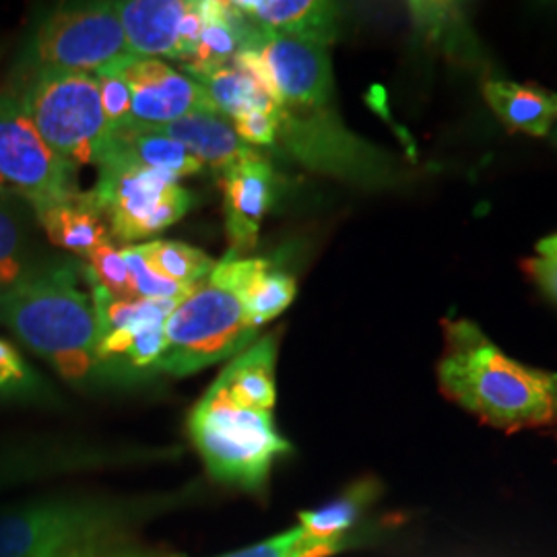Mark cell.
<instances>
[{
    "label": "cell",
    "instance_id": "obj_25",
    "mask_svg": "<svg viewBox=\"0 0 557 557\" xmlns=\"http://www.w3.org/2000/svg\"><path fill=\"white\" fill-rule=\"evenodd\" d=\"M409 15L425 44L455 59H478V40L455 2H411Z\"/></svg>",
    "mask_w": 557,
    "mask_h": 557
},
{
    "label": "cell",
    "instance_id": "obj_13",
    "mask_svg": "<svg viewBox=\"0 0 557 557\" xmlns=\"http://www.w3.org/2000/svg\"><path fill=\"white\" fill-rule=\"evenodd\" d=\"M122 75L131 87V124L156 128L195 112L220 114L197 81L160 59L122 60Z\"/></svg>",
    "mask_w": 557,
    "mask_h": 557
},
{
    "label": "cell",
    "instance_id": "obj_39",
    "mask_svg": "<svg viewBox=\"0 0 557 557\" xmlns=\"http://www.w3.org/2000/svg\"><path fill=\"white\" fill-rule=\"evenodd\" d=\"M549 137H552V140H554V145H556L557 147V124L556 126H554V131H552V135H549Z\"/></svg>",
    "mask_w": 557,
    "mask_h": 557
},
{
    "label": "cell",
    "instance_id": "obj_29",
    "mask_svg": "<svg viewBox=\"0 0 557 557\" xmlns=\"http://www.w3.org/2000/svg\"><path fill=\"white\" fill-rule=\"evenodd\" d=\"M351 541H338V543H320L314 539L306 537L301 527L296 524L278 535L259 541L255 545H248L238 552L223 554L218 557H331L338 552L347 549Z\"/></svg>",
    "mask_w": 557,
    "mask_h": 557
},
{
    "label": "cell",
    "instance_id": "obj_7",
    "mask_svg": "<svg viewBox=\"0 0 557 557\" xmlns=\"http://www.w3.org/2000/svg\"><path fill=\"white\" fill-rule=\"evenodd\" d=\"M277 143L301 165L358 186L380 188L400 178L395 158L351 133L333 106L320 110L281 108Z\"/></svg>",
    "mask_w": 557,
    "mask_h": 557
},
{
    "label": "cell",
    "instance_id": "obj_30",
    "mask_svg": "<svg viewBox=\"0 0 557 557\" xmlns=\"http://www.w3.org/2000/svg\"><path fill=\"white\" fill-rule=\"evenodd\" d=\"M122 257L126 260L133 298L182 301V299L188 298L200 285L199 283L195 287H186V285H180V283L161 277L160 273H156L147 264V260L143 259V255H140L139 248L135 244L124 246Z\"/></svg>",
    "mask_w": 557,
    "mask_h": 557
},
{
    "label": "cell",
    "instance_id": "obj_26",
    "mask_svg": "<svg viewBox=\"0 0 557 557\" xmlns=\"http://www.w3.org/2000/svg\"><path fill=\"white\" fill-rule=\"evenodd\" d=\"M190 79L199 83L200 87L207 91L209 100L213 101L215 110L230 122L255 110L275 112V114L281 110L277 103L271 100L234 62L220 69L195 73L190 75Z\"/></svg>",
    "mask_w": 557,
    "mask_h": 557
},
{
    "label": "cell",
    "instance_id": "obj_34",
    "mask_svg": "<svg viewBox=\"0 0 557 557\" xmlns=\"http://www.w3.org/2000/svg\"><path fill=\"white\" fill-rule=\"evenodd\" d=\"M34 376L23 361L20 351L4 338H0V395L25 393L32 388Z\"/></svg>",
    "mask_w": 557,
    "mask_h": 557
},
{
    "label": "cell",
    "instance_id": "obj_5",
    "mask_svg": "<svg viewBox=\"0 0 557 557\" xmlns=\"http://www.w3.org/2000/svg\"><path fill=\"white\" fill-rule=\"evenodd\" d=\"M259 337L238 294L218 281H202L165 319V351L153 372L174 379L238 358Z\"/></svg>",
    "mask_w": 557,
    "mask_h": 557
},
{
    "label": "cell",
    "instance_id": "obj_10",
    "mask_svg": "<svg viewBox=\"0 0 557 557\" xmlns=\"http://www.w3.org/2000/svg\"><path fill=\"white\" fill-rule=\"evenodd\" d=\"M128 57L131 50L116 2H91L60 7L41 21L29 44L27 64L32 71L96 73L101 66Z\"/></svg>",
    "mask_w": 557,
    "mask_h": 557
},
{
    "label": "cell",
    "instance_id": "obj_18",
    "mask_svg": "<svg viewBox=\"0 0 557 557\" xmlns=\"http://www.w3.org/2000/svg\"><path fill=\"white\" fill-rule=\"evenodd\" d=\"M34 207L0 184V294L34 277L52 260L41 259Z\"/></svg>",
    "mask_w": 557,
    "mask_h": 557
},
{
    "label": "cell",
    "instance_id": "obj_12",
    "mask_svg": "<svg viewBox=\"0 0 557 557\" xmlns=\"http://www.w3.org/2000/svg\"><path fill=\"white\" fill-rule=\"evenodd\" d=\"M248 50H257L269 64L281 108L320 110L333 106L335 77L329 46L259 29Z\"/></svg>",
    "mask_w": 557,
    "mask_h": 557
},
{
    "label": "cell",
    "instance_id": "obj_24",
    "mask_svg": "<svg viewBox=\"0 0 557 557\" xmlns=\"http://www.w3.org/2000/svg\"><path fill=\"white\" fill-rule=\"evenodd\" d=\"M380 483L374 478L359 479L347 487L341 496L314 510H304L298 515V524L306 537L320 543L351 541L349 531L358 524L359 518L370 504L379 498Z\"/></svg>",
    "mask_w": 557,
    "mask_h": 557
},
{
    "label": "cell",
    "instance_id": "obj_35",
    "mask_svg": "<svg viewBox=\"0 0 557 557\" xmlns=\"http://www.w3.org/2000/svg\"><path fill=\"white\" fill-rule=\"evenodd\" d=\"M83 557H182L172 552H161L137 545L133 539H122L112 543H101L91 547Z\"/></svg>",
    "mask_w": 557,
    "mask_h": 557
},
{
    "label": "cell",
    "instance_id": "obj_28",
    "mask_svg": "<svg viewBox=\"0 0 557 557\" xmlns=\"http://www.w3.org/2000/svg\"><path fill=\"white\" fill-rule=\"evenodd\" d=\"M91 298L98 319V341L139 322H165L180 304L168 299L119 298L100 285H91Z\"/></svg>",
    "mask_w": 557,
    "mask_h": 557
},
{
    "label": "cell",
    "instance_id": "obj_14",
    "mask_svg": "<svg viewBox=\"0 0 557 557\" xmlns=\"http://www.w3.org/2000/svg\"><path fill=\"white\" fill-rule=\"evenodd\" d=\"M223 178L225 234L242 257L259 242L260 225L273 200V168L262 156L230 168Z\"/></svg>",
    "mask_w": 557,
    "mask_h": 557
},
{
    "label": "cell",
    "instance_id": "obj_8",
    "mask_svg": "<svg viewBox=\"0 0 557 557\" xmlns=\"http://www.w3.org/2000/svg\"><path fill=\"white\" fill-rule=\"evenodd\" d=\"M178 446H149L89 438L0 440V492L48 479L160 465L180 457Z\"/></svg>",
    "mask_w": 557,
    "mask_h": 557
},
{
    "label": "cell",
    "instance_id": "obj_23",
    "mask_svg": "<svg viewBox=\"0 0 557 557\" xmlns=\"http://www.w3.org/2000/svg\"><path fill=\"white\" fill-rule=\"evenodd\" d=\"M103 158L131 161L135 165L165 172L178 180L197 176L205 168L178 140L149 128H124L112 133Z\"/></svg>",
    "mask_w": 557,
    "mask_h": 557
},
{
    "label": "cell",
    "instance_id": "obj_19",
    "mask_svg": "<svg viewBox=\"0 0 557 557\" xmlns=\"http://www.w3.org/2000/svg\"><path fill=\"white\" fill-rule=\"evenodd\" d=\"M149 131L178 140L202 165H209L218 174H225L242 161L260 158L257 149L239 140L232 122L221 114L195 112Z\"/></svg>",
    "mask_w": 557,
    "mask_h": 557
},
{
    "label": "cell",
    "instance_id": "obj_2",
    "mask_svg": "<svg viewBox=\"0 0 557 557\" xmlns=\"http://www.w3.org/2000/svg\"><path fill=\"white\" fill-rule=\"evenodd\" d=\"M438 380L446 397L502 430L557 423V372L510 358L473 320H444Z\"/></svg>",
    "mask_w": 557,
    "mask_h": 557
},
{
    "label": "cell",
    "instance_id": "obj_3",
    "mask_svg": "<svg viewBox=\"0 0 557 557\" xmlns=\"http://www.w3.org/2000/svg\"><path fill=\"white\" fill-rule=\"evenodd\" d=\"M0 320L60 379L85 384L100 374L98 319L91 292L79 287L73 262H50L40 273L0 294Z\"/></svg>",
    "mask_w": 557,
    "mask_h": 557
},
{
    "label": "cell",
    "instance_id": "obj_38",
    "mask_svg": "<svg viewBox=\"0 0 557 557\" xmlns=\"http://www.w3.org/2000/svg\"><path fill=\"white\" fill-rule=\"evenodd\" d=\"M101 545V543H100ZM91 547H96V545H89V547H81V549H69V552H62V554H54V556L50 557H83Z\"/></svg>",
    "mask_w": 557,
    "mask_h": 557
},
{
    "label": "cell",
    "instance_id": "obj_1",
    "mask_svg": "<svg viewBox=\"0 0 557 557\" xmlns=\"http://www.w3.org/2000/svg\"><path fill=\"white\" fill-rule=\"evenodd\" d=\"M200 481L170 492H62L0 508V557H50L112 543L202 498Z\"/></svg>",
    "mask_w": 557,
    "mask_h": 557
},
{
    "label": "cell",
    "instance_id": "obj_20",
    "mask_svg": "<svg viewBox=\"0 0 557 557\" xmlns=\"http://www.w3.org/2000/svg\"><path fill=\"white\" fill-rule=\"evenodd\" d=\"M200 13L202 32L199 46L193 60L184 64V75L230 64L239 52L252 46L259 34L257 23L239 11L236 0H200Z\"/></svg>",
    "mask_w": 557,
    "mask_h": 557
},
{
    "label": "cell",
    "instance_id": "obj_31",
    "mask_svg": "<svg viewBox=\"0 0 557 557\" xmlns=\"http://www.w3.org/2000/svg\"><path fill=\"white\" fill-rule=\"evenodd\" d=\"M124 60V59H122ZM122 60L101 66L96 71L100 87L101 110L110 126V135L124 131L131 124V87L122 75Z\"/></svg>",
    "mask_w": 557,
    "mask_h": 557
},
{
    "label": "cell",
    "instance_id": "obj_9",
    "mask_svg": "<svg viewBox=\"0 0 557 557\" xmlns=\"http://www.w3.org/2000/svg\"><path fill=\"white\" fill-rule=\"evenodd\" d=\"M98 184L91 197L100 207L114 238L131 244L158 236L190 209V195L178 178L119 158L98 163Z\"/></svg>",
    "mask_w": 557,
    "mask_h": 557
},
{
    "label": "cell",
    "instance_id": "obj_6",
    "mask_svg": "<svg viewBox=\"0 0 557 557\" xmlns=\"http://www.w3.org/2000/svg\"><path fill=\"white\" fill-rule=\"evenodd\" d=\"M21 101L41 139L73 170L98 165L110 126L103 116L100 87L94 73L38 69L29 71Z\"/></svg>",
    "mask_w": 557,
    "mask_h": 557
},
{
    "label": "cell",
    "instance_id": "obj_17",
    "mask_svg": "<svg viewBox=\"0 0 557 557\" xmlns=\"http://www.w3.org/2000/svg\"><path fill=\"white\" fill-rule=\"evenodd\" d=\"M262 32L331 46L341 34L343 9L326 0H236Z\"/></svg>",
    "mask_w": 557,
    "mask_h": 557
},
{
    "label": "cell",
    "instance_id": "obj_11",
    "mask_svg": "<svg viewBox=\"0 0 557 557\" xmlns=\"http://www.w3.org/2000/svg\"><path fill=\"white\" fill-rule=\"evenodd\" d=\"M73 170L41 139L17 89H0V184L15 190L34 211L79 193Z\"/></svg>",
    "mask_w": 557,
    "mask_h": 557
},
{
    "label": "cell",
    "instance_id": "obj_21",
    "mask_svg": "<svg viewBox=\"0 0 557 557\" xmlns=\"http://www.w3.org/2000/svg\"><path fill=\"white\" fill-rule=\"evenodd\" d=\"M36 218L54 246L83 259L110 242V227L91 193H75L69 199L52 202L36 211Z\"/></svg>",
    "mask_w": 557,
    "mask_h": 557
},
{
    "label": "cell",
    "instance_id": "obj_32",
    "mask_svg": "<svg viewBox=\"0 0 557 557\" xmlns=\"http://www.w3.org/2000/svg\"><path fill=\"white\" fill-rule=\"evenodd\" d=\"M87 260H89V267L85 269V273L91 285H100L106 292L119 298H133L122 248H116L112 242H106L100 248H96Z\"/></svg>",
    "mask_w": 557,
    "mask_h": 557
},
{
    "label": "cell",
    "instance_id": "obj_36",
    "mask_svg": "<svg viewBox=\"0 0 557 557\" xmlns=\"http://www.w3.org/2000/svg\"><path fill=\"white\" fill-rule=\"evenodd\" d=\"M529 277L533 278L545 296L557 304V259H543L535 257L524 262Z\"/></svg>",
    "mask_w": 557,
    "mask_h": 557
},
{
    "label": "cell",
    "instance_id": "obj_16",
    "mask_svg": "<svg viewBox=\"0 0 557 557\" xmlns=\"http://www.w3.org/2000/svg\"><path fill=\"white\" fill-rule=\"evenodd\" d=\"M190 0L116 2L131 57L184 62L182 20Z\"/></svg>",
    "mask_w": 557,
    "mask_h": 557
},
{
    "label": "cell",
    "instance_id": "obj_33",
    "mask_svg": "<svg viewBox=\"0 0 557 557\" xmlns=\"http://www.w3.org/2000/svg\"><path fill=\"white\" fill-rule=\"evenodd\" d=\"M281 112V110H278ZM278 112H246L238 119L232 120L239 140L248 147H273L277 145Z\"/></svg>",
    "mask_w": 557,
    "mask_h": 557
},
{
    "label": "cell",
    "instance_id": "obj_27",
    "mask_svg": "<svg viewBox=\"0 0 557 557\" xmlns=\"http://www.w3.org/2000/svg\"><path fill=\"white\" fill-rule=\"evenodd\" d=\"M135 246L156 273L186 287L207 281L218 264L207 252L176 239H149Z\"/></svg>",
    "mask_w": 557,
    "mask_h": 557
},
{
    "label": "cell",
    "instance_id": "obj_15",
    "mask_svg": "<svg viewBox=\"0 0 557 557\" xmlns=\"http://www.w3.org/2000/svg\"><path fill=\"white\" fill-rule=\"evenodd\" d=\"M209 278L238 294L248 319L257 329L277 319L298 296L296 278L273 269L271 260L244 259L232 250L218 260Z\"/></svg>",
    "mask_w": 557,
    "mask_h": 557
},
{
    "label": "cell",
    "instance_id": "obj_37",
    "mask_svg": "<svg viewBox=\"0 0 557 557\" xmlns=\"http://www.w3.org/2000/svg\"><path fill=\"white\" fill-rule=\"evenodd\" d=\"M537 255L543 259H557V234L539 239Z\"/></svg>",
    "mask_w": 557,
    "mask_h": 557
},
{
    "label": "cell",
    "instance_id": "obj_4",
    "mask_svg": "<svg viewBox=\"0 0 557 557\" xmlns=\"http://www.w3.org/2000/svg\"><path fill=\"white\" fill-rule=\"evenodd\" d=\"M188 438L207 475L246 494H262L278 458L294 446L278 432L275 409L234 395L220 379L188 413Z\"/></svg>",
    "mask_w": 557,
    "mask_h": 557
},
{
    "label": "cell",
    "instance_id": "obj_22",
    "mask_svg": "<svg viewBox=\"0 0 557 557\" xmlns=\"http://www.w3.org/2000/svg\"><path fill=\"white\" fill-rule=\"evenodd\" d=\"M483 98L499 122L531 137H549L557 124V94L515 81L483 83Z\"/></svg>",
    "mask_w": 557,
    "mask_h": 557
}]
</instances>
